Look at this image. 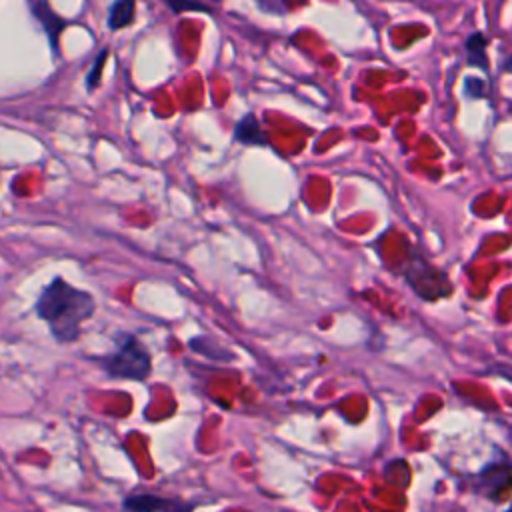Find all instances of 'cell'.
<instances>
[{"mask_svg":"<svg viewBox=\"0 0 512 512\" xmlns=\"http://www.w3.org/2000/svg\"><path fill=\"white\" fill-rule=\"evenodd\" d=\"M96 310V302L90 292L68 284L56 276L40 292L36 300V314L50 328L56 342L70 344L80 338L82 324Z\"/></svg>","mask_w":512,"mask_h":512,"instance_id":"6da1fadb","label":"cell"},{"mask_svg":"<svg viewBox=\"0 0 512 512\" xmlns=\"http://www.w3.org/2000/svg\"><path fill=\"white\" fill-rule=\"evenodd\" d=\"M100 368L112 378L144 382L152 372V358L148 348L130 332L116 338V346L106 356L96 358Z\"/></svg>","mask_w":512,"mask_h":512,"instance_id":"7a4b0ae2","label":"cell"},{"mask_svg":"<svg viewBox=\"0 0 512 512\" xmlns=\"http://www.w3.org/2000/svg\"><path fill=\"white\" fill-rule=\"evenodd\" d=\"M404 278L424 300H438L452 292L450 278L420 254L410 258V264L404 268Z\"/></svg>","mask_w":512,"mask_h":512,"instance_id":"3957f363","label":"cell"},{"mask_svg":"<svg viewBox=\"0 0 512 512\" xmlns=\"http://www.w3.org/2000/svg\"><path fill=\"white\" fill-rule=\"evenodd\" d=\"M124 508L130 512H190L192 506L172 500V498H162L154 494H134L124 500Z\"/></svg>","mask_w":512,"mask_h":512,"instance_id":"277c9868","label":"cell"},{"mask_svg":"<svg viewBox=\"0 0 512 512\" xmlns=\"http://www.w3.org/2000/svg\"><path fill=\"white\" fill-rule=\"evenodd\" d=\"M234 140L244 144V146H260L266 148L268 146V136L266 132L260 128L256 114L248 112L244 114L236 124H234Z\"/></svg>","mask_w":512,"mask_h":512,"instance_id":"5b68a950","label":"cell"},{"mask_svg":"<svg viewBox=\"0 0 512 512\" xmlns=\"http://www.w3.org/2000/svg\"><path fill=\"white\" fill-rule=\"evenodd\" d=\"M30 10L34 14V18L42 24L44 32L48 34V40L52 44V50L58 52V36L62 32V28L68 24L66 20H62L46 2H32Z\"/></svg>","mask_w":512,"mask_h":512,"instance_id":"8992f818","label":"cell"},{"mask_svg":"<svg viewBox=\"0 0 512 512\" xmlns=\"http://www.w3.org/2000/svg\"><path fill=\"white\" fill-rule=\"evenodd\" d=\"M466 64L474 66V68H482V70H488V54H486V48H488V40L482 32H472L468 38H466Z\"/></svg>","mask_w":512,"mask_h":512,"instance_id":"52a82bcc","label":"cell"},{"mask_svg":"<svg viewBox=\"0 0 512 512\" xmlns=\"http://www.w3.org/2000/svg\"><path fill=\"white\" fill-rule=\"evenodd\" d=\"M134 12H136L134 0H118V2H112L110 8H108V18H106L108 28L114 30V32L126 28L128 24L134 22Z\"/></svg>","mask_w":512,"mask_h":512,"instance_id":"ba28073f","label":"cell"},{"mask_svg":"<svg viewBox=\"0 0 512 512\" xmlns=\"http://www.w3.org/2000/svg\"><path fill=\"white\" fill-rule=\"evenodd\" d=\"M106 54H108L106 50H100V54L94 58L92 68H90V72H88V76H86V88H88V90H94V88L100 84V72H102Z\"/></svg>","mask_w":512,"mask_h":512,"instance_id":"9c48e42d","label":"cell"},{"mask_svg":"<svg viewBox=\"0 0 512 512\" xmlns=\"http://www.w3.org/2000/svg\"><path fill=\"white\" fill-rule=\"evenodd\" d=\"M166 6L174 12V14H180L184 10H200V12H212L206 4H196V2H172V0H166Z\"/></svg>","mask_w":512,"mask_h":512,"instance_id":"30bf717a","label":"cell"},{"mask_svg":"<svg viewBox=\"0 0 512 512\" xmlns=\"http://www.w3.org/2000/svg\"><path fill=\"white\" fill-rule=\"evenodd\" d=\"M464 92L468 98H480L482 96V80L480 78H466Z\"/></svg>","mask_w":512,"mask_h":512,"instance_id":"8fae6325","label":"cell"}]
</instances>
